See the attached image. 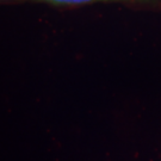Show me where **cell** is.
I'll return each mask as SVG.
<instances>
[{
	"instance_id": "cell-1",
	"label": "cell",
	"mask_w": 161,
	"mask_h": 161,
	"mask_svg": "<svg viewBox=\"0 0 161 161\" xmlns=\"http://www.w3.org/2000/svg\"><path fill=\"white\" fill-rule=\"evenodd\" d=\"M50 4L58 5H79V4H88V3H97V1H112V0H40Z\"/></svg>"
}]
</instances>
